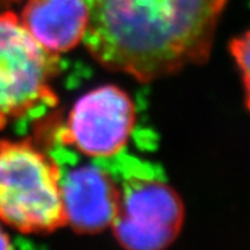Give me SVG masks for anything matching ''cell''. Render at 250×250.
Returning a JSON list of instances; mask_svg holds the SVG:
<instances>
[{
  "label": "cell",
  "mask_w": 250,
  "mask_h": 250,
  "mask_svg": "<svg viewBox=\"0 0 250 250\" xmlns=\"http://www.w3.org/2000/svg\"><path fill=\"white\" fill-rule=\"evenodd\" d=\"M20 21L43 49L62 54L82 42L88 9L85 0H28Z\"/></svg>",
  "instance_id": "52a82bcc"
},
{
  "label": "cell",
  "mask_w": 250,
  "mask_h": 250,
  "mask_svg": "<svg viewBox=\"0 0 250 250\" xmlns=\"http://www.w3.org/2000/svg\"><path fill=\"white\" fill-rule=\"evenodd\" d=\"M60 62V54L47 52L28 34L17 14H0V129L57 106L52 81Z\"/></svg>",
  "instance_id": "277c9868"
},
{
  "label": "cell",
  "mask_w": 250,
  "mask_h": 250,
  "mask_svg": "<svg viewBox=\"0 0 250 250\" xmlns=\"http://www.w3.org/2000/svg\"><path fill=\"white\" fill-rule=\"evenodd\" d=\"M117 184V206L110 228L129 250H161L178 238L185 207L157 164L124 150L95 157Z\"/></svg>",
  "instance_id": "7a4b0ae2"
},
{
  "label": "cell",
  "mask_w": 250,
  "mask_h": 250,
  "mask_svg": "<svg viewBox=\"0 0 250 250\" xmlns=\"http://www.w3.org/2000/svg\"><path fill=\"white\" fill-rule=\"evenodd\" d=\"M0 249H11V242L7 233H4L0 228Z\"/></svg>",
  "instance_id": "9c48e42d"
},
{
  "label": "cell",
  "mask_w": 250,
  "mask_h": 250,
  "mask_svg": "<svg viewBox=\"0 0 250 250\" xmlns=\"http://www.w3.org/2000/svg\"><path fill=\"white\" fill-rule=\"evenodd\" d=\"M83 45L111 71L152 82L207 62L227 0H85Z\"/></svg>",
  "instance_id": "6da1fadb"
},
{
  "label": "cell",
  "mask_w": 250,
  "mask_h": 250,
  "mask_svg": "<svg viewBox=\"0 0 250 250\" xmlns=\"http://www.w3.org/2000/svg\"><path fill=\"white\" fill-rule=\"evenodd\" d=\"M135 118L129 96L114 85H104L78 99L67 125L54 135L88 157H108L124 150Z\"/></svg>",
  "instance_id": "8992f818"
},
{
  "label": "cell",
  "mask_w": 250,
  "mask_h": 250,
  "mask_svg": "<svg viewBox=\"0 0 250 250\" xmlns=\"http://www.w3.org/2000/svg\"><path fill=\"white\" fill-rule=\"evenodd\" d=\"M49 157L57 168L62 208L75 232L99 233L110 228L117 206V184L95 157L80 153L54 135Z\"/></svg>",
  "instance_id": "5b68a950"
},
{
  "label": "cell",
  "mask_w": 250,
  "mask_h": 250,
  "mask_svg": "<svg viewBox=\"0 0 250 250\" xmlns=\"http://www.w3.org/2000/svg\"><path fill=\"white\" fill-rule=\"evenodd\" d=\"M249 32L246 31L243 35L233 38L229 43V50L233 60L236 62L239 72H241L242 83L245 89V104L249 107Z\"/></svg>",
  "instance_id": "ba28073f"
},
{
  "label": "cell",
  "mask_w": 250,
  "mask_h": 250,
  "mask_svg": "<svg viewBox=\"0 0 250 250\" xmlns=\"http://www.w3.org/2000/svg\"><path fill=\"white\" fill-rule=\"evenodd\" d=\"M0 220L22 233L67 225L56 164L28 141H0Z\"/></svg>",
  "instance_id": "3957f363"
}]
</instances>
